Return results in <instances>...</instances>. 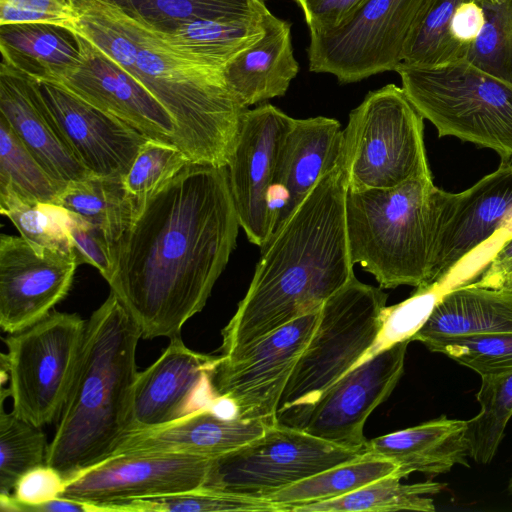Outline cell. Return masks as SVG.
I'll return each mask as SVG.
<instances>
[{"label": "cell", "instance_id": "obj_1", "mask_svg": "<svg viewBox=\"0 0 512 512\" xmlns=\"http://www.w3.org/2000/svg\"><path fill=\"white\" fill-rule=\"evenodd\" d=\"M239 227L227 167L190 164L137 202L108 284L142 338L179 336L204 308Z\"/></svg>", "mask_w": 512, "mask_h": 512}, {"label": "cell", "instance_id": "obj_2", "mask_svg": "<svg viewBox=\"0 0 512 512\" xmlns=\"http://www.w3.org/2000/svg\"><path fill=\"white\" fill-rule=\"evenodd\" d=\"M340 165L325 174L260 248L246 295L222 330L231 356L313 311L355 275Z\"/></svg>", "mask_w": 512, "mask_h": 512}, {"label": "cell", "instance_id": "obj_3", "mask_svg": "<svg viewBox=\"0 0 512 512\" xmlns=\"http://www.w3.org/2000/svg\"><path fill=\"white\" fill-rule=\"evenodd\" d=\"M88 39L140 82L175 124V145L193 164L227 167L244 112L223 71L170 46L116 6L89 25Z\"/></svg>", "mask_w": 512, "mask_h": 512}, {"label": "cell", "instance_id": "obj_4", "mask_svg": "<svg viewBox=\"0 0 512 512\" xmlns=\"http://www.w3.org/2000/svg\"><path fill=\"white\" fill-rule=\"evenodd\" d=\"M142 333L111 291L86 321L75 377L46 464L69 481L113 457L130 436Z\"/></svg>", "mask_w": 512, "mask_h": 512}, {"label": "cell", "instance_id": "obj_5", "mask_svg": "<svg viewBox=\"0 0 512 512\" xmlns=\"http://www.w3.org/2000/svg\"><path fill=\"white\" fill-rule=\"evenodd\" d=\"M449 192L433 177L385 189L347 190L346 227L352 262L381 289L427 285Z\"/></svg>", "mask_w": 512, "mask_h": 512}, {"label": "cell", "instance_id": "obj_6", "mask_svg": "<svg viewBox=\"0 0 512 512\" xmlns=\"http://www.w3.org/2000/svg\"><path fill=\"white\" fill-rule=\"evenodd\" d=\"M402 89L439 137L453 136L512 162V84L467 61L399 64Z\"/></svg>", "mask_w": 512, "mask_h": 512}, {"label": "cell", "instance_id": "obj_7", "mask_svg": "<svg viewBox=\"0 0 512 512\" xmlns=\"http://www.w3.org/2000/svg\"><path fill=\"white\" fill-rule=\"evenodd\" d=\"M387 298L380 287L354 276L323 303L283 390L278 422L297 426L321 394L357 365L377 338Z\"/></svg>", "mask_w": 512, "mask_h": 512}, {"label": "cell", "instance_id": "obj_8", "mask_svg": "<svg viewBox=\"0 0 512 512\" xmlns=\"http://www.w3.org/2000/svg\"><path fill=\"white\" fill-rule=\"evenodd\" d=\"M423 117L402 87L369 92L349 114L339 165L347 190L385 189L432 177Z\"/></svg>", "mask_w": 512, "mask_h": 512}, {"label": "cell", "instance_id": "obj_9", "mask_svg": "<svg viewBox=\"0 0 512 512\" xmlns=\"http://www.w3.org/2000/svg\"><path fill=\"white\" fill-rule=\"evenodd\" d=\"M86 321L53 311L33 326L4 339L2 368L9 377L12 412L42 427L60 416L81 352Z\"/></svg>", "mask_w": 512, "mask_h": 512}, {"label": "cell", "instance_id": "obj_10", "mask_svg": "<svg viewBox=\"0 0 512 512\" xmlns=\"http://www.w3.org/2000/svg\"><path fill=\"white\" fill-rule=\"evenodd\" d=\"M303 429L277 422L245 446L211 459L201 488L265 498L312 475L363 456Z\"/></svg>", "mask_w": 512, "mask_h": 512}, {"label": "cell", "instance_id": "obj_11", "mask_svg": "<svg viewBox=\"0 0 512 512\" xmlns=\"http://www.w3.org/2000/svg\"><path fill=\"white\" fill-rule=\"evenodd\" d=\"M427 0H366L340 26L310 33L309 70L354 83L395 71L409 32Z\"/></svg>", "mask_w": 512, "mask_h": 512}, {"label": "cell", "instance_id": "obj_12", "mask_svg": "<svg viewBox=\"0 0 512 512\" xmlns=\"http://www.w3.org/2000/svg\"><path fill=\"white\" fill-rule=\"evenodd\" d=\"M321 309V308H320ZM320 309L305 314L231 355L212 374L217 395L232 399L238 417L278 422L283 390L317 324Z\"/></svg>", "mask_w": 512, "mask_h": 512}, {"label": "cell", "instance_id": "obj_13", "mask_svg": "<svg viewBox=\"0 0 512 512\" xmlns=\"http://www.w3.org/2000/svg\"><path fill=\"white\" fill-rule=\"evenodd\" d=\"M293 119L271 104L248 108L227 166L240 227L260 248L273 232L272 192L281 148Z\"/></svg>", "mask_w": 512, "mask_h": 512}, {"label": "cell", "instance_id": "obj_14", "mask_svg": "<svg viewBox=\"0 0 512 512\" xmlns=\"http://www.w3.org/2000/svg\"><path fill=\"white\" fill-rule=\"evenodd\" d=\"M212 458L190 454L128 453L87 469L66 482L59 497L106 506L161 497L203 486Z\"/></svg>", "mask_w": 512, "mask_h": 512}, {"label": "cell", "instance_id": "obj_15", "mask_svg": "<svg viewBox=\"0 0 512 512\" xmlns=\"http://www.w3.org/2000/svg\"><path fill=\"white\" fill-rule=\"evenodd\" d=\"M409 342L384 349L349 370L321 394L296 427L334 444L363 450L366 420L399 382Z\"/></svg>", "mask_w": 512, "mask_h": 512}, {"label": "cell", "instance_id": "obj_16", "mask_svg": "<svg viewBox=\"0 0 512 512\" xmlns=\"http://www.w3.org/2000/svg\"><path fill=\"white\" fill-rule=\"evenodd\" d=\"M74 252L37 249L22 236H0V326L14 334L38 323L69 292Z\"/></svg>", "mask_w": 512, "mask_h": 512}, {"label": "cell", "instance_id": "obj_17", "mask_svg": "<svg viewBox=\"0 0 512 512\" xmlns=\"http://www.w3.org/2000/svg\"><path fill=\"white\" fill-rule=\"evenodd\" d=\"M221 356L188 348L180 335L146 370L138 372L131 408L130 436L170 424L198 409L207 408L217 396L212 374Z\"/></svg>", "mask_w": 512, "mask_h": 512}, {"label": "cell", "instance_id": "obj_18", "mask_svg": "<svg viewBox=\"0 0 512 512\" xmlns=\"http://www.w3.org/2000/svg\"><path fill=\"white\" fill-rule=\"evenodd\" d=\"M511 220L512 162H502L463 192H449L427 285L448 290L455 268Z\"/></svg>", "mask_w": 512, "mask_h": 512}, {"label": "cell", "instance_id": "obj_19", "mask_svg": "<svg viewBox=\"0 0 512 512\" xmlns=\"http://www.w3.org/2000/svg\"><path fill=\"white\" fill-rule=\"evenodd\" d=\"M75 35L81 53L79 64L49 81L122 120L148 139L175 144V124L161 103L90 40Z\"/></svg>", "mask_w": 512, "mask_h": 512}, {"label": "cell", "instance_id": "obj_20", "mask_svg": "<svg viewBox=\"0 0 512 512\" xmlns=\"http://www.w3.org/2000/svg\"><path fill=\"white\" fill-rule=\"evenodd\" d=\"M37 81L50 115L80 163L92 175L124 179L148 138L58 83Z\"/></svg>", "mask_w": 512, "mask_h": 512}, {"label": "cell", "instance_id": "obj_21", "mask_svg": "<svg viewBox=\"0 0 512 512\" xmlns=\"http://www.w3.org/2000/svg\"><path fill=\"white\" fill-rule=\"evenodd\" d=\"M0 115L57 183L66 186L90 175L58 130L37 79L3 60L0 64Z\"/></svg>", "mask_w": 512, "mask_h": 512}, {"label": "cell", "instance_id": "obj_22", "mask_svg": "<svg viewBox=\"0 0 512 512\" xmlns=\"http://www.w3.org/2000/svg\"><path fill=\"white\" fill-rule=\"evenodd\" d=\"M343 129L334 118L293 119L284 139L274 189L273 231L340 162Z\"/></svg>", "mask_w": 512, "mask_h": 512}, {"label": "cell", "instance_id": "obj_23", "mask_svg": "<svg viewBox=\"0 0 512 512\" xmlns=\"http://www.w3.org/2000/svg\"><path fill=\"white\" fill-rule=\"evenodd\" d=\"M267 426L257 419H225L207 407L165 426L132 434L114 456L171 452L216 458L257 439Z\"/></svg>", "mask_w": 512, "mask_h": 512}, {"label": "cell", "instance_id": "obj_24", "mask_svg": "<svg viewBox=\"0 0 512 512\" xmlns=\"http://www.w3.org/2000/svg\"><path fill=\"white\" fill-rule=\"evenodd\" d=\"M263 35L238 53L223 69L224 79L245 107L284 96L299 71L294 57L291 23L262 12Z\"/></svg>", "mask_w": 512, "mask_h": 512}, {"label": "cell", "instance_id": "obj_25", "mask_svg": "<svg viewBox=\"0 0 512 512\" xmlns=\"http://www.w3.org/2000/svg\"><path fill=\"white\" fill-rule=\"evenodd\" d=\"M467 420L442 415L414 427L367 440L363 452L394 462L402 478L413 472L439 475L455 465L469 467Z\"/></svg>", "mask_w": 512, "mask_h": 512}, {"label": "cell", "instance_id": "obj_26", "mask_svg": "<svg viewBox=\"0 0 512 512\" xmlns=\"http://www.w3.org/2000/svg\"><path fill=\"white\" fill-rule=\"evenodd\" d=\"M512 332V290L468 282L446 290L411 341Z\"/></svg>", "mask_w": 512, "mask_h": 512}, {"label": "cell", "instance_id": "obj_27", "mask_svg": "<svg viewBox=\"0 0 512 512\" xmlns=\"http://www.w3.org/2000/svg\"><path fill=\"white\" fill-rule=\"evenodd\" d=\"M2 60L36 79H53L81 59L75 33L47 23L0 25Z\"/></svg>", "mask_w": 512, "mask_h": 512}, {"label": "cell", "instance_id": "obj_28", "mask_svg": "<svg viewBox=\"0 0 512 512\" xmlns=\"http://www.w3.org/2000/svg\"><path fill=\"white\" fill-rule=\"evenodd\" d=\"M159 32L180 53L223 71L229 61L263 35L264 28L261 15L240 21L198 19Z\"/></svg>", "mask_w": 512, "mask_h": 512}, {"label": "cell", "instance_id": "obj_29", "mask_svg": "<svg viewBox=\"0 0 512 512\" xmlns=\"http://www.w3.org/2000/svg\"><path fill=\"white\" fill-rule=\"evenodd\" d=\"M53 203L101 228L113 246L132 223L137 205L123 179L92 174L67 183Z\"/></svg>", "mask_w": 512, "mask_h": 512}, {"label": "cell", "instance_id": "obj_30", "mask_svg": "<svg viewBox=\"0 0 512 512\" xmlns=\"http://www.w3.org/2000/svg\"><path fill=\"white\" fill-rule=\"evenodd\" d=\"M161 32L198 19L240 21L260 18L264 0H103Z\"/></svg>", "mask_w": 512, "mask_h": 512}, {"label": "cell", "instance_id": "obj_31", "mask_svg": "<svg viewBox=\"0 0 512 512\" xmlns=\"http://www.w3.org/2000/svg\"><path fill=\"white\" fill-rule=\"evenodd\" d=\"M401 479L397 474L387 475L342 497L296 506L291 512L435 511L429 496L440 493L446 484L432 481L402 484Z\"/></svg>", "mask_w": 512, "mask_h": 512}, {"label": "cell", "instance_id": "obj_32", "mask_svg": "<svg viewBox=\"0 0 512 512\" xmlns=\"http://www.w3.org/2000/svg\"><path fill=\"white\" fill-rule=\"evenodd\" d=\"M392 474L402 478L394 462L364 453L358 459L326 469L281 489L267 499L281 505L284 512H291L296 506L342 497Z\"/></svg>", "mask_w": 512, "mask_h": 512}, {"label": "cell", "instance_id": "obj_33", "mask_svg": "<svg viewBox=\"0 0 512 512\" xmlns=\"http://www.w3.org/2000/svg\"><path fill=\"white\" fill-rule=\"evenodd\" d=\"M460 1L425 2L406 39L401 63L435 67L464 61L460 49L450 36L451 18Z\"/></svg>", "mask_w": 512, "mask_h": 512}, {"label": "cell", "instance_id": "obj_34", "mask_svg": "<svg viewBox=\"0 0 512 512\" xmlns=\"http://www.w3.org/2000/svg\"><path fill=\"white\" fill-rule=\"evenodd\" d=\"M476 399L479 413L468 422L470 457L479 464H490L512 417V371L481 377Z\"/></svg>", "mask_w": 512, "mask_h": 512}, {"label": "cell", "instance_id": "obj_35", "mask_svg": "<svg viewBox=\"0 0 512 512\" xmlns=\"http://www.w3.org/2000/svg\"><path fill=\"white\" fill-rule=\"evenodd\" d=\"M1 391L0 413V495L12 494L19 479L31 469L46 464L48 445L41 427L6 413Z\"/></svg>", "mask_w": 512, "mask_h": 512}, {"label": "cell", "instance_id": "obj_36", "mask_svg": "<svg viewBox=\"0 0 512 512\" xmlns=\"http://www.w3.org/2000/svg\"><path fill=\"white\" fill-rule=\"evenodd\" d=\"M33 202H55L65 186L57 183L0 115V188Z\"/></svg>", "mask_w": 512, "mask_h": 512}, {"label": "cell", "instance_id": "obj_37", "mask_svg": "<svg viewBox=\"0 0 512 512\" xmlns=\"http://www.w3.org/2000/svg\"><path fill=\"white\" fill-rule=\"evenodd\" d=\"M0 212L37 249L74 252L66 208L55 203L26 201L10 188L1 187Z\"/></svg>", "mask_w": 512, "mask_h": 512}, {"label": "cell", "instance_id": "obj_38", "mask_svg": "<svg viewBox=\"0 0 512 512\" xmlns=\"http://www.w3.org/2000/svg\"><path fill=\"white\" fill-rule=\"evenodd\" d=\"M106 512H284L265 498L199 488L161 497L133 499L107 505Z\"/></svg>", "mask_w": 512, "mask_h": 512}, {"label": "cell", "instance_id": "obj_39", "mask_svg": "<svg viewBox=\"0 0 512 512\" xmlns=\"http://www.w3.org/2000/svg\"><path fill=\"white\" fill-rule=\"evenodd\" d=\"M423 344L474 370L480 377L512 371V332L473 336L441 337Z\"/></svg>", "mask_w": 512, "mask_h": 512}, {"label": "cell", "instance_id": "obj_40", "mask_svg": "<svg viewBox=\"0 0 512 512\" xmlns=\"http://www.w3.org/2000/svg\"><path fill=\"white\" fill-rule=\"evenodd\" d=\"M193 164L175 144L147 139L139 149L123 182L139 202L155 193Z\"/></svg>", "mask_w": 512, "mask_h": 512}, {"label": "cell", "instance_id": "obj_41", "mask_svg": "<svg viewBox=\"0 0 512 512\" xmlns=\"http://www.w3.org/2000/svg\"><path fill=\"white\" fill-rule=\"evenodd\" d=\"M445 291L436 285L416 287L408 299L386 306L382 312L377 338L357 365L397 343L411 342V338L427 321Z\"/></svg>", "mask_w": 512, "mask_h": 512}, {"label": "cell", "instance_id": "obj_42", "mask_svg": "<svg viewBox=\"0 0 512 512\" xmlns=\"http://www.w3.org/2000/svg\"><path fill=\"white\" fill-rule=\"evenodd\" d=\"M67 225L72 249L78 264L87 263L107 282L114 272L113 245L105 232L79 214L67 209Z\"/></svg>", "mask_w": 512, "mask_h": 512}, {"label": "cell", "instance_id": "obj_43", "mask_svg": "<svg viewBox=\"0 0 512 512\" xmlns=\"http://www.w3.org/2000/svg\"><path fill=\"white\" fill-rule=\"evenodd\" d=\"M78 20L74 0H0V25L47 23L75 33Z\"/></svg>", "mask_w": 512, "mask_h": 512}, {"label": "cell", "instance_id": "obj_44", "mask_svg": "<svg viewBox=\"0 0 512 512\" xmlns=\"http://www.w3.org/2000/svg\"><path fill=\"white\" fill-rule=\"evenodd\" d=\"M65 484V479L55 468L44 464L25 473L10 497L18 505H36L59 497Z\"/></svg>", "mask_w": 512, "mask_h": 512}, {"label": "cell", "instance_id": "obj_45", "mask_svg": "<svg viewBox=\"0 0 512 512\" xmlns=\"http://www.w3.org/2000/svg\"><path fill=\"white\" fill-rule=\"evenodd\" d=\"M301 7L310 33L336 28L349 19L366 0H295Z\"/></svg>", "mask_w": 512, "mask_h": 512}, {"label": "cell", "instance_id": "obj_46", "mask_svg": "<svg viewBox=\"0 0 512 512\" xmlns=\"http://www.w3.org/2000/svg\"><path fill=\"white\" fill-rule=\"evenodd\" d=\"M487 0H461L452 15L450 36L460 49L463 60L486 22Z\"/></svg>", "mask_w": 512, "mask_h": 512}, {"label": "cell", "instance_id": "obj_47", "mask_svg": "<svg viewBox=\"0 0 512 512\" xmlns=\"http://www.w3.org/2000/svg\"><path fill=\"white\" fill-rule=\"evenodd\" d=\"M474 283L489 288L512 290V236L498 248Z\"/></svg>", "mask_w": 512, "mask_h": 512}, {"label": "cell", "instance_id": "obj_48", "mask_svg": "<svg viewBox=\"0 0 512 512\" xmlns=\"http://www.w3.org/2000/svg\"><path fill=\"white\" fill-rule=\"evenodd\" d=\"M11 494L0 495V510L11 512H102L97 505L57 497L36 505H18L11 500Z\"/></svg>", "mask_w": 512, "mask_h": 512}, {"label": "cell", "instance_id": "obj_49", "mask_svg": "<svg viewBox=\"0 0 512 512\" xmlns=\"http://www.w3.org/2000/svg\"><path fill=\"white\" fill-rule=\"evenodd\" d=\"M208 408L216 415L225 419L238 417V408L235 402L227 396L217 395Z\"/></svg>", "mask_w": 512, "mask_h": 512}, {"label": "cell", "instance_id": "obj_50", "mask_svg": "<svg viewBox=\"0 0 512 512\" xmlns=\"http://www.w3.org/2000/svg\"><path fill=\"white\" fill-rule=\"evenodd\" d=\"M503 15L506 49L510 71L509 82L512 84V0H503Z\"/></svg>", "mask_w": 512, "mask_h": 512}, {"label": "cell", "instance_id": "obj_51", "mask_svg": "<svg viewBox=\"0 0 512 512\" xmlns=\"http://www.w3.org/2000/svg\"><path fill=\"white\" fill-rule=\"evenodd\" d=\"M508 490L512 494V476L510 477L509 482H508Z\"/></svg>", "mask_w": 512, "mask_h": 512}]
</instances>
